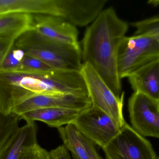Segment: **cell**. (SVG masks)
I'll return each instance as SVG.
<instances>
[{
  "mask_svg": "<svg viewBox=\"0 0 159 159\" xmlns=\"http://www.w3.org/2000/svg\"><path fill=\"white\" fill-rule=\"evenodd\" d=\"M128 28L127 22L110 7L102 10L88 28L82 41L83 63L90 64L119 98L123 92L118 72V52Z\"/></svg>",
  "mask_w": 159,
  "mask_h": 159,
  "instance_id": "cell-1",
  "label": "cell"
},
{
  "mask_svg": "<svg viewBox=\"0 0 159 159\" xmlns=\"http://www.w3.org/2000/svg\"><path fill=\"white\" fill-rule=\"evenodd\" d=\"M0 80L13 87L11 91L89 98L86 83L79 71L53 69L42 72L2 73Z\"/></svg>",
  "mask_w": 159,
  "mask_h": 159,
  "instance_id": "cell-2",
  "label": "cell"
},
{
  "mask_svg": "<svg viewBox=\"0 0 159 159\" xmlns=\"http://www.w3.org/2000/svg\"><path fill=\"white\" fill-rule=\"evenodd\" d=\"M19 38L17 44L25 55L38 59L55 69L80 72L82 65L80 47L44 38L32 28Z\"/></svg>",
  "mask_w": 159,
  "mask_h": 159,
  "instance_id": "cell-3",
  "label": "cell"
},
{
  "mask_svg": "<svg viewBox=\"0 0 159 159\" xmlns=\"http://www.w3.org/2000/svg\"><path fill=\"white\" fill-rule=\"evenodd\" d=\"M159 58V43L150 35L124 36L119 47L117 67L120 79Z\"/></svg>",
  "mask_w": 159,
  "mask_h": 159,
  "instance_id": "cell-4",
  "label": "cell"
},
{
  "mask_svg": "<svg viewBox=\"0 0 159 159\" xmlns=\"http://www.w3.org/2000/svg\"><path fill=\"white\" fill-rule=\"evenodd\" d=\"M80 73L84 78L92 106L108 115L121 129L126 124L123 117L124 92L117 97L89 63H82Z\"/></svg>",
  "mask_w": 159,
  "mask_h": 159,
  "instance_id": "cell-5",
  "label": "cell"
},
{
  "mask_svg": "<svg viewBox=\"0 0 159 159\" xmlns=\"http://www.w3.org/2000/svg\"><path fill=\"white\" fill-rule=\"evenodd\" d=\"M102 149L106 159H157L151 143L127 123Z\"/></svg>",
  "mask_w": 159,
  "mask_h": 159,
  "instance_id": "cell-6",
  "label": "cell"
},
{
  "mask_svg": "<svg viewBox=\"0 0 159 159\" xmlns=\"http://www.w3.org/2000/svg\"><path fill=\"white\" fill-rule=\"evenodd\" d=\"M72 124L83 136L102 149L117 135L120 129L109 116L92 106L81 112Z\"/></svg>",
  "mask_w": 159,
  "mask_h": 159,
  "instance_id": "cell-7",
  "label": "cell"
},
{
  "mask_svg": "<svg viewBox=\"0 0 159 159\" xmlns=\"http://www.w3.org/2000/svg\"><path fill=\"white\" fill-rule=\"evenodd\" d=\"M92 107L90 98L72 95H47L28 92L16 98L11 114L20 116L37 109L61 108L83 112Z\"/></svg>",
  "mask_w": 159,
  "mask_h": 159,
  "instance_id": "cell-8",
  "label": "cell"
},
{
  "mask_svg": "<svg viewBox=\"0 0 159 159\" xmlns=\"http://www.w3.org/2000/svg\"><path fill=\"white\" fill-rule=\"evenodd\" d=\"M133 129L142 136L159 139V101L134 92L128 103Z\"/></svg>",
  "mask_w": 159,
  "mask_h": 159,
  "instance_id": "cell-9",
  "label": "cell"
},
{
  "mask_svg": "<svg viewBox=\"0 0 159 159\" xmlns=\"http://www.w3.org/2000/svg\"><path fill=\"white\" fill-rule=\"evenodd\" d=\"M32 29L44 38L63 44L80 47L76 26L62 18L47 15H33Z\"/></svg>",
  "mask_w": 159,
  "mask_h": 159,
  "instance_id": "cell-10",
  "label": "cell"
},
{
  "mask_svg": "<svg viewBox=\"0 0 159 159\" xmlns=\"http://www.w3.org/2000/svg\"><path fill=\"white\" fill-rule=\"evenodd\" d=\"M60 17L75 26H85L94 21L107 0H57Z\"/></svg>",
  "mask_w": 159,
  "mask_h": 159,
  "instance_id": "cell-11",
  "label": "cell"
},
{
  "mask_svg": "<svg viewBox=\"0 0 159 159\" xmlns=\"http://www.w3.org/2000/svg\"><path fill=\"white\" fill-rule=\"evenodd\" d=\"M37 144L35 122L14 128L7 134L0 150V159H19L23 152Z\"/></svg>",
  "mask_w": 159,
  "mask_h": 159,
  "instance_id": "cell-12",
  "label": "cell"
},
{
  "mask_svg": "<svg viewBox=\"0 0 159 159\" xmlns=\"http://www.w3.org/2000/svg\"><path fill=\"white\" fill-rule=\"evenodd\" d=\"M128 78L134 92L159 101V58L139 68Z\"/></svg>",
  "mask_w": 159,
  "mask_h": 159,
  "instance_id": "cell-13",
  "label": "cell"
},
{
  "mask_svg": "<svg viewBox=\"0 0 159 159\" xmlns=\"http://www.w3.org/2000/svg\"><path fill=\"white\" fill-rule=\"evenodd\" d=\"M81 112L65 108H42L25 113L20 116V119L27 123L40 121L48 127L58 129L63 125L72 124Z\"/></svg>",
  "mask_w": 159,
  "mask_h": 159,
  "instance_id": "cell-14",
  "label": "cell"
},
{
  "mask_svg": "<svg viewBox=\"0 0 159 159\" xmlns=\"http://www.w3.org/2000/svg\"><path fill=\"white\" fill-rule=\"evenodd\" d=\"M33 15L24 13L0 15V37L16 40L32 28Z\"/></svg>",
  "mask_w": 159,
  "mask_h": 159,
  "instance_id": "cell-15",
  "label": "cell"
},
{
  "mask_svg": "<svg viewBox=\"0 0 159 159\" xmlns=\"http://www.w3.org/2000/svg\"><path fill=\"white\" fill-rule=\"evenodd\" d=\"M52 7L51 0H0V15L24 13L49 16Z\"/></svg>",
  "mask_w": 159,
  "mask_h": 159,
  "instance_id": "cell-16",
  "label": "cell"
},
{
  "mask_svg": "<svg viewBox=\"0 0 159 159\" xmlns=\"http://www.w3.org/2000/svg\"><path fill=\"white\" fill-rule=\"evenodd\" d=\"M58 132L63 142V145L77 159H88L83 135L73 124L58 128Z\"/></svg>",
  "mask_w": 159,
  "mask_h": 159,
  "instance_id": "cell-17",
  "label": "cell"
},
{
  "mask_svg": "<svg viewBox=\"0 0 159 159\" xmlns=\"http://www.w3.org/2000/svg\"><path fill=\"white\" fill-rule=\"evenodd\" d=\"M25 55L22 49H12L0 61V74L17 72L20 68Z\"/></svg>",
  "mask_w": 159,
  "mask_h": 159,
  "instance_id": "cell-18",
  "label": "cell"
},
{
  "mask_svg": "<svg viewBox=\"0 0 159 159\" xmlns=\"http://www.w3.org/2000/svg\"><path fill=\"white\" fill-rule=\"evenodd\" d=\"M136 29L134 35H147L156 38L159 43V16L130 23Z\"/></svg>",
  "mask_w": 159,
  "mask_h": 159,
  "instance_id": "cell-19",
  "label": "cell"
},
{
  "mask_svg": "<svg viewBox=\"0 0 159 159\" xmlns=\"http://www.w3.org/2000/svg\"><path fill=\"white\" fill-rule=\"evenodd\" d=\"M53 69H55L38 59L25 55L22 60L20 68L17 72L14 73H30L42 72Z\"/></svg>",
  "mask_w": 159,
  "mask_h": 159,
  "instance_id": "cell-20",
  "label": "cell"
},
{
  "mask_svg": "<svg viewBox=\"0 0 159 159\" xmlns=\"http://www.w3.org/2000/svg\"><path fill=\"white\" fill-rule=\"evenodd\" d=\"M19 159H50L49 152L38 144L26 149Z\"/></svg>",
  "mask_w": 159,
  "mask_h": 159,
  "instance_id": "cell-21",
  "label": "cell"
},
{
  "mask_svg": "<svg viewBox=\"0 0 159 159\" xmlns=\"http://www.w3.org/2000/svg\"><path fill=\"white\" fill-rule=\"evenodd\" d=\"M16 40L0 37V61L13 49Z\"/></svg>",
  "mask_w": 159,
  "mask_h": 159,
  "instance_id": "cell-22",
  "label": "cell"
},
{
  "mask_svg": "<svg viewBox=\"0 0 159 159\" xmlns=\"http://www.w3.org/2000/svg\"><path fill=\"white\" fill-rule=\"evenodd\" d=\"M83 143L88 159H103L96 150L95 145L83 135Z\"/></svg>",
  "mask_w": 159,
  "mask_h": 159,
  "instance_id": "cell-23",
  "label": "cell"
},
{
  "mask_svg": "<svg viewBox=\"0 0 159 159\" xmlns=\"http://www.w3.org/2000/svg\"><path fill=\"white\" fill-rule=\"evenodd\" d=\"M50 159H71L69 151L62 145L49 152Z\"/></svg>",
  "mask_w": 159,
  "mask_h": 159,
  "instance_id": "cell-24",
  "label": "cell"
},
{
  "mask_svg": "<svg viewBox=\"0 0 159 159\" xmlns=\"http://www.w3.org/2000/svg\"><path fill=\"white\" fill-rule=\"evenodd\" d=\"M7 131L6 127L2 119H0V150L6 137Z\"/></svg>",
  "mask_w": 159,
  "mask_h": 159,
  "instance_id": "cell-25",
  "label": "cell"
},
{
  "mask_svg": "<svg viewBox=\"0 0 159 159\" xmlns=\"http://www.w3.org/2000/svg\"><path fill=\"white\" fill-rule=\"evenodd\" d=\"M72 158H73V159H77V158H76L75 157V156H73V155H72Z\"/></svg>",
  "mask_w": 159,
  "mask_h": 159,
  "instance_id": "cell-26",
  "label": "cell"
},
{
  "mask_svg": "<svg viewBox=\"0 0 159 159\" xmlns=\"http://www.w3.org/2000/svg\"><path fill=\"white\" fill-rule=\"evenodd\" d=\"M0 116H1V115H0Z\"/></svg>",
  "mask_w": 159,
  "mask_h": 159,
  "instance_id": "cell-27",
  "label": "cell"
},
{
  "mask_svg": "<svg viewBox=\"0 0 159 159\" xmlns=\"http://www.w3.org/2000/svg\"></svg>",
  "mask_w": 159,
  "mask_h": 159,
  "instance_id": "cell-28",
  "label": "cell"
}]
</instances>
